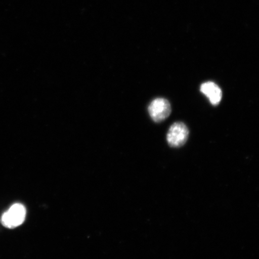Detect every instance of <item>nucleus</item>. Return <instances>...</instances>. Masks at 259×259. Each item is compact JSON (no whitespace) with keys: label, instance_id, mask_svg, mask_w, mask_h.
I'll use <instances>...</instances> for the list:
<instances>
[{"label":"nucleus","instance_id":"1","mask_svg":"<svg viewBox=\"0 0 259 259\" xmlns=\"http://www.w3.org/2000/svg\"><path fill=\"white\" fill-rule=\"evenodd\" d=\"M25 207L21 203H15L3 213L2 223L6 228L14 229L24 223L25 219Z\"/></svg>","mask_w":259,"mask_h":259},{"label":"nucleus","instance_id":"2","mask_svg":"<svg viewBox=\"0 0 259 259\" xmlns=\"http://www.w3.org/2000/svg\"><path fill=\"white\" fill-rule=\"evenodd\" d=\"M189 135L186 125L182 122H177L170 126L167 135V141L171 147H181L186 143Z\"/></svg>","mask_w":259,"mask_h":259},{"label":"nucleus","instance_id":"4","mask_svg":"<svg viewBox=\"0 0 259 259\" xmlns=\"http://www.w3.org/2000/svg\"><path fill=\"white\" fill-rule=\"evenodd\" d=\"M200 92L205 95L213 105L219 104L222 98V92L220 87L213 82H206L202 84Z\"/></svg>","mask_w":259,"mask_h":259},{"label":"nucleus","instance_id":"3","mask_svg":"<svg viewBox=\"0 0 259 259\" xmlns=\"http://www.w3.org/2000/svg\"><path fill=\"white\" fill-rule=\"evenodd\" d=\"M171 111L170 103L163 98L154 99L148 107L151 118L156 122H160L169 117Z\"/></svg>","mask_w":259,"mask_h":259}]
</instances>
